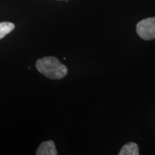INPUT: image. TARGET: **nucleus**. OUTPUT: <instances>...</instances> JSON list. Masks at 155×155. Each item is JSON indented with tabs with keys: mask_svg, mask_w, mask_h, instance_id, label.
Returning <instances> with one entry per match:
<instances>
[{
	"mask_svg": "<svg viewBox=\"0 0 155 155\" xmlns=\"http://www.w3.org/2000/svg\"><path fill=\"white\" fill-rule=\"evenodd\" d=\"M36 68L48 78L59 80L68 74V68L58 58L52 56L42 58L36 62Z\"/></svg>",
	"mask_w": 155,
	"mask_h": 155,
	"instance_id": "nucleus-1",
	"label": "nucleus"
},
{
	"mask_svg": "<svg viewBox=\"0 0 155 155\" xmlns=\"http://www.w3.org/2000/svg\"><path fill=\"white\" fill-rule=\"evenodd\" d=\"M137 32L144 40L155 39V17H150L139 22L137 25Z\"/></svg>",
	"mask_w": 155,
	"mask_h": 155,
	"instance_id": "nucleus-2",
	"label": "nucleus"
},
{
	"mask_svg": "<svg viewBox=\"0 0 155 155\" xmlns=\"http://www.w3.org/2000/svg\"><path fill=\"white\" fill-rule=\"evenodd\" d=\"M37 155H57L55 144L53 141H47L42 142L36 152Z\"/></svg>",
	"mask_w": 155,
	"mask_h": 155,
	"instance_id": "nucleus-3",
	"label": "nucleus"
},
{
	"mask_svg": "<svg viewBox=\"0 0 155 155\" xmlns=\"http://www.w3.org/2000/svg\"><path fill=\"white\" fill-rule=\"evenodd\" d=\"M119 155H139V147L134 142H129L121 148Z\"/></svg>",
	"mask_w": 155,
	"mask_h": 155,
	"instance_id": "nucleus-4",
	"label": "nucleus"
},
{
	"mask_svg": "<svg viewBox=\"0 0 155 155\" xmlns=\"http://www.w3.org/2000/svg\"><path fill=\"white\" fill-rule=\"evenodd\" d=\"M15 25L12 22H0V40L7 35L15 29Z\"/></svg>",
	"mask_w": 155,
	"mask_h": 155,
	"instance_id": "nucleus-5",
	"label": "nucleus"
}]
</instances>
